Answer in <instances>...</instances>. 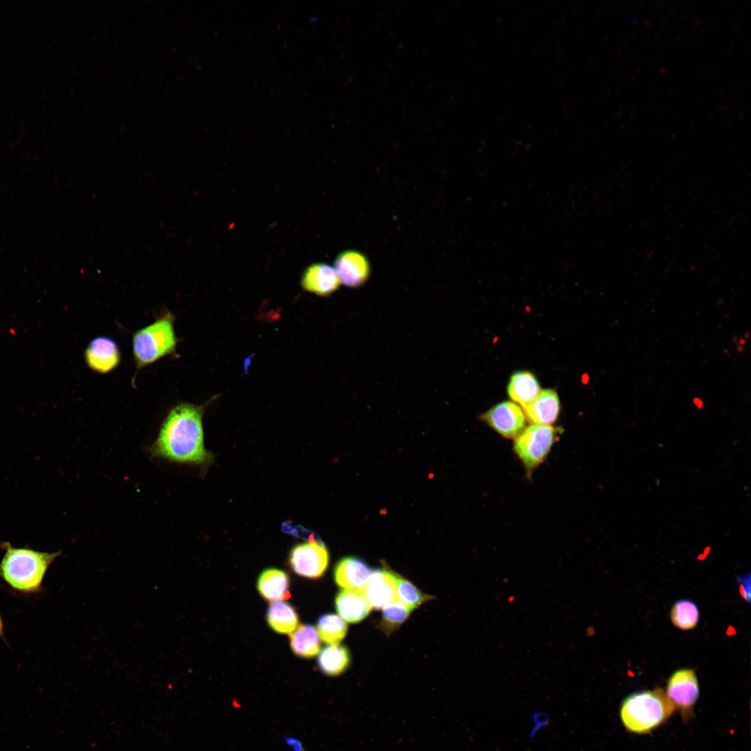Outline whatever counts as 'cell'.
Instances as JSON below:
<instances>
[{"label": "cell", "mask_w": 751, "mask_h": 751, "mask_svg": "<svg viewBox=\"0 0 751 751\" xmlns=\"http://www.w3.org/2000/svg\"><path fill=\"white\" fill-rule=\"evenodd\" d=\"M412 609L399 599H396L383 608L379 628L386 634H391L407 618Z\"/></svg>", "instance_id": "cell-23"}, {"label": "cell", "mask_w": 751, "mask_h": 751, "mask_svg": "<svg viewBox=\"0 0 751 751\" xmlns=\"http://www.w3.org/2000/svg\"><path fill=\"white\" fill-rule=\"evenodd\" d=\"M539 382L528 371H518L510 378L507 387L509 397L523 407L531 403L540 393Z\"/></svg>", "instance_id": "cell-17"}, {"label": "cell", "mask_w": 751, "mask_h": 751, "mask_svg": "<svg viewBox=\"0 0 751 751\" xmlns=\"http://www.w3.org/2000/svg\"><path fill=\"white\" fill-rule=\"evenodd\" d=\"M4 554L0 562V578L13 590L22 593L38 592L45 574L61 551L49 553L29 547H14L3 542Z\"/></svg>", "instance_id": "cell-2"}, {"label": "cell", "mask_w": 751, "mask_h": 751, "mask_svg": "<svg viewBox=\"0 0 751 751\" xmlns=\"http://www.w3.org/2000/svg\"><path fill=\"white\" fill-rule=\"evenodd\" d=\"M270 627L280 633H290L298 626V617L294 608L285 601L272 602L267 613Z\"/></svg>", "instance_id": "cell-19"}, {"label": "cell", "mask_w": 751, "mask_h": 751, "mask_svg": "<svg viewBox=\"0 0 751 751\" xmlns=\"http://www.w3.org/2000/svg\"><path fill=\"white\" fill-rule=\"evenodd\" d=\"M3 633V623L2 618L0 615V636H2Z\"/></svg>", "instance_id": "cell-27"}, {"label": "cell", "mask_w": 751, "mask_h": 751, "mask_svg": "<svg viewBox=\"0 0 751 751\" xmlns=\"http://www.w3.org/2000/svg\"><path fill=\"white\" fill-rule=\"evenodd\" d=\"M334 270L341 284L355 288L364 284L370 275V264L362 252L349 250L341 252L334 261Z\"/></svg>", "instance_id": "cell-11"}, {"label": "cell", "mask_w": 751, "mask_h": 751, "mask_svg": "<svg viewBox=\"0 0 751 751\" xmlns=\"http://www.w3.org/2000/svg\"><path fill=\"white\" fill-rule=\"evenodd\" d=\"M84 360L92 371L106 374L118 366L121 352L113 339L98 336L90 340L85 348Z\"/></svg>", "instance_id": "cell-9"}, {"label": "cell", "mask_w": 751, "mask_h": 751, "mask_svg": "<svg viewBox=\"0 0 751 751\" xmlns=\"http://www.w3.org/2000/svg\"><path fill=\"white\" fill-rule=\"evenodd\" d=\"M348 626L335 614H325L319 617L317 629L319 638L331 645H337L345 637Z\"/></svg>", "instance_id": "cell-21"}, {"label": "cell", "mask_w": 751, "mask_h": 751, "mask_svg": "<svg viewBox=\"0 0 751 751\" xmlns=\"http://www.w3.org/2000/svg\"><path fill=\"white\" fill-rule=\"evenodd\" d=\"M309 542L294 547L289 556V563L298 574L307 578H318L326 570L329 561L328 551L314 535L309 538Z\"/></svg>", "instance_id": "cell-7"}, {"label": "cell", "mask_w": 751, "mask_h": 751, "mask_svg": "<svg viewBox=\"0 0 751 751\" xmlns=\"http://www.w3.org/2000/svg\"><path fill=\"white\" fill-rule=\"evenodd\" d=\"M700 613L697 605L689 599L676 601L670 611V620L679 629L690 630L695 628L699 621Z\"/></svg>", "instance_id": "cell-22"}, {"label": "cell", "mask_w": 751, "mask_h": 751, "mask_svg": "<svg viewBox=\"0 0 751 751\" xmlns=\"http://www.w3.org/2000/svg\"><path fill=\"white\" fill-rule=\"evenodd\" d=\"M289 581L287 574L280 570L270 568L264 570L257 581V589L266 599L278 601L290 597Z\"/></svg>", "instance_id": "cell-16"}, {"label": "cell", "mask_w": 751, "mask_h": 751, "mask_svg": "<svg viewBox=\"0 0 751 751\" xmlns=\"http://www.w3.org/2000/svg\"><path fill=\"white\" fill-rule=\"evenodd\" d=\"M557 435V430L551 426L531 424L515 439L513 450L528 472L545 460Z\"/></svg>", "instance_id": "cell-5"}, {"label": "cell", "mask_w": 751, "mask_h": 751, "mask_svg": "<svg viewBox=\"0 0 751 751\" xmlns=\"http://www.w3.org/2000/svg\"><path fill=\"white\" fill-rule=\"evenodd\" d=\"M340 284L334 268L323 263L308 266L301 278V285L305 291L321 296L333 293Z\"/></svg>", "instance_id": "cell-12"}, {"label": "cell", "mask_w": 751, "mask_h": 751, "mask_svg": "<svg viewBox=\"0 0 751 751\" xmlns=\"http://www.w3.org/2000/svg\"><path fill=\"white\" fill-rule=\"evenodd\" d=\"M523 408L526 419L533 424L551 426L558 419L560 401L554 390L544 389Z\"/></svg>", "instance_id": "cell-13"}, {"label": "cell", "mask_w": 751, "mask_h": 751, "mask_svg": "<svg viewBox=\"0 0 751 751\" xmlns=\"http://www.w3.org/2000/svg\"><path fill=\"white\" fill-rule=\"evenodd\" d=\"M350 663V654L344 646L330 645L325 647L321 651L318 664L325 674L330 676L339 675L348 668Z\"/></svg>", "instance_id": "cell-20"}, {"label": "cell", "mask_w": 751, "mask_h": 751, "mask_svg": "<svg viewBox=\"0 0 751 751\" xmlns=\"http://www.w3.org/2000/svg\"><path fill=\"white\" fill-rule=\"evenodd\" d=\"M481 418L498 434L508 439H515L526 426L523 410L512 401L498 403L485 412Z\"/></svg>", "instance_id": "cell-8"}, {"label": "cell", "mask_w": 751, "mask_h": 751, "mask_svg": "<svg viewBox=\"0 0 751 751\" xmlns=\"http://www.w3.org/2000/svg\"><path fill=\"white\" fill-rule=\"evenodd\" d=\"M665 694L684 720L691 718L700 694L695 670L684 668L674 672L668 680Z\"/></svg>", "instance_id": "cell-6"}, {"label": "cell", "mask_w": 751, "mask_h": 751, "mask_svg": "<svg viewBox=\"0 0 751 751\" xmlns=\"http://www.w3.org/2000/svg\"><path fill=\"white\" fill-rule=\"evenodd\" d=\"M736 579L739 586V592L743 599L750 601V573L743 576H736Z\"/></svg>", "instance_id": "cell-25"}, {"label": "cell", "mask_w": 751, "mask_h": 751, "mask_svg": "<svg viewBox=\"0 0 751 751\" xmlns=\"http://www.w3.org/2000/svg\"><path fill=\"white\" fill-rule=\"evenodd\" d=\"M290 644L293 652L298 656L311 658L318 654L320 640L314 627L301 624L289 633Z\"/></svg>", "instance_id": "cell-18"}, {"label": "cell", "mask_w": 751, "mask_h": 751, "mask_svg": "<svg viewBox=\"0 0 751 751\" xmlns=\"http://www.w3.org/2000/svg\"><path fill=\"white\" fill-rule=\"evenodd\" d=\"M371 608L380 609L398 599L396 573L388 567L371 571L369 579L360 590Z\"/></svg>", "instance_id": "cell-10"}, {"label": "cell", "mask_w": 751, "mask_h": 751, "mask_svg": "<svg viewBox=\"0 0 751 751\" xmlns=\"http://www.w3.org/2000/svg\"><path fill=\"white\" fill-rule=\"evenodd\" d=\"M174 314L166 311L152 323L136 330L132 337V351L137 371L175 353L178 338Z\"/></svg>", "instance_id": "cell-4"}, {"label": "cell", "mask_w": 751, "mask_h": 751, "mask_svg": "<svg viewBox=\"0 0 751 751\" xmlns=\"http://www.w3.org/2000/svg\"><path fill=\"white\" fill-rule=\"evenodd\" d=\"M204 405L179 402L168 412L156 439L147 447L152 458L171 463L207 466L213 460L204 442Z\"/></svg>", "instance_id": "cell-1"}, {"label": "cell", "mask_w": 751, "mask_h": 751, "mask_svg": "<svg viewBox=\"0 0 751 751\" xmlns=\"http://www.w3.org/2000/svg\"><path fill=\"white\" fill-rule=\"evenodd\" d=\"M533 720L535 722L534 727L531 732V736L535 735V734L542 727L546 726L549 722V718L545 713L542 712H535L533 715Z\"/></svg>", "instance_id": "cell-26"}, {"label": "cell", "mask_w": 751, "mask_h": 751, "mask_svg": "<svg viewBox=\"0 0 751 751\" xmlns=\"http://www.w3.org/2000/svg\"><path fill=\"white\" fill-rule=\"evenodd\" d=\"M371 573L367 564L360 558L348 556L341 559L334 567L336 583L341 587L360 591Z\"/></svg>", "instance_id": "cell-14"}, {"label": "cell", "mask_w": 751, "mask_h": 751, "mask_svg": "<svg viewBox=\"0 0 751 751\" xmlns=\"http://www.w3.org/2000/svg\"><path fill=\"white\" fill-rule=\"evenodd\" d=\"M398 599L412 611L423 602L433 599L422 593L407 579L396 573Z\"/></svg>", "instance_id": "cell-24"}, {"label": "cell", "mask_w": 751, "mask_h": 751, "mask_svg": "<svg viewBox=\"0 0 751 751\" xmlns=\"http://www.w3.org/2000/svg\"><path fill=\"white\" fill-rule=\"evenodd\" d=\"M675 711L665 691L658 688L627 696L620 706V716L627 731L644 734L664 723Z\"/></svg>", "instance_id": "cell-3"}, {"label": "cell", "mask_w": 751, "mask_h": 751, "mask_svg": "<svg viewBox=\"0 0 751 751\" xmlns=\"http://www.w3.org/2000/svg\"><path fill=\"white\" fill-rule=\"evenodd\" d=\"M339 615L350 623H357L370 613L371 607L359 590L344 589L335 597Z\"/></svg>", "instance_id": "cell-15"}]
</instances>
